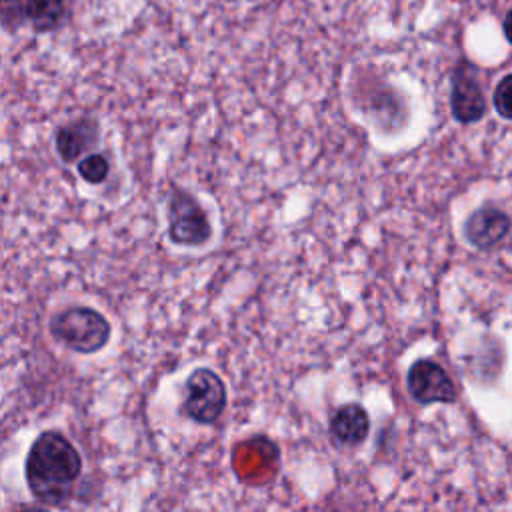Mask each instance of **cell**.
Masks as SVG:
<instances>
[{
    "instance_id": "cell-1",
    "label": "cell",
    "mask_w": 512,
    "mask_h": 512,
    "mask_svg": "<svg viewBox=\"0 0 512 512\" xmlns=\"http://www.w3.org/2000/svg\"><path fill=\"white\" fill-rule=\"evenodd\" d=\"M82 472V458L60 432L46 430L30 446L24 474L30 492L44 504L64 506Z\"/></svg>"
},
{
    "instance_id": "cell-2",
    "label": "cell",
    "mask_w": 512,
    "mask_h": 512,
    "mask_svg": "<svg viewBox=\"0 0 512 512\" xmlns=\"http://www.w3.org/2000/svg\"><path fill=\"white\" fill-rule=\"evenodd\" d=\"M50 334L80 354L102 350L110 340V322L94 308L70 306L56 312L48 322Z\"/></svg>"
},
{
    "instance_id": "cell-3",
    "label": "cell",
    "mask_w": 512,
    "mask_h": 512,
    "mask_svg": "<svg viewBox=\"0 0 512 512\" xmlns=\"http://www.w3.org/2000/svg\"><path fill=\"white\" fill-rule=\"evenodd\" d=\"M72 14V0H0L2 28L14 32L28 24L34 32L60 30Z\"/></svg>"
},
{
    "instance_id": "cell-4",
    "label": "cell",
    "mask_w": 512,
    "mask_h": 512,
    "mask_svg": "<svg viewBox=\"0 0 512 512\" xmlns=\"http://www.w3.org/2000/svg\"><path fill=\"white\" fill-rule=\"evenodd\" d=\"M212 226L202 204L186 190L174 188L168 198V236L178 246H202Z\"/></svg>"
},
{
    "instance_id": "cell-5",
    "label": "cell",
    "mask_w": 512,
    "mask_h": 512,
    "mask_svg": "<svg viewBox=\"0 0 512 512\" xmlns=\"http://www.w3.org/2000/svg\"><path fill=\"white\" fill-rule=\"evenodd\" d=\"M182 408L198 424L216 422L226 408V386L222 378L208 368H196L184 384Z\"/></svg>"
},
{
    "instance_id": "cell-6",
    "label": "cell",
    "mask_w": 512,
    "mask_h": 512,
    "mask_svg": "<svg viewBox=\"0 0 512 512\" xmlns=\"http://www.w3.org/2000/svg\"><path fill=\"white\" fill-rule=\"evenodd\" d=\"M408 392L418 404H452L456 388L448 372L434 360L422 358L408 368Z\"/></svg>"
},
{
    "instance_id": "cell-7",
    "label": "cell",
    "mask_w": 512,
    "mask_h": 512,
    "mask_svg": "<svg viewBox=\"0 0 512 512\" xmlns=\"http://www.w3.org/2000/svg\"><path fill=\"white\" fill-rule=\"evenodd\" d=\"M450 110L460 124L478 122L486 114L482 84L468 62H460L450 80Z\"/></svg>"
},
{
    "instance_id": "cell-8",
    "label": "cell",
    "mask_w": 512,
    "mask_h": 512,
    "mask_svg": "<svg viewBox=\"0 0 512 512\" xmlns=\"http://www.w3.org/2000/svg\"><path fill=\"white\" fill-rule=\"evenodd\" d=\"M100 140V124L92 116H78L60 124L54 132V148L62 162L74 164Z\"/></svg>"
},
{
    "instance_id": "cell-9",
    "label": "cell",
    "mask_w": 512,
    "mask_h": 512,
    "mask_svg": "<svg viewBox=\"0 0 512 512\" xmlns=\"http://www.w3.org/2000/svg\"><path fill=\"white\" fill-rule=\"evenodd\" d=\"M508 230L510 216L496 206H482L474 210L464 224V234L468 242L482 250L496 246L508 234Z\"/></svg>"
},
{
    "instance_id": "cell-10",
    "label": "cell",
    "mask_w": 512,
    "mask_h": 512,
    "mask_svg": "<svg viewBox=\"0 0 512 512\" xmlns=\"http://www.w3.org/2000/svg\"><path fill=\"white\" fill-rule=\"evenodd\" d=\"M370 420L360 404H342L330 418V434L346 446H356L366 440Z\"/></svg>"
},
{
    "instance_id": "cell-11",
    "label": "cell",
    "mask_w": 512,
    "mask_h": 512,
    "mask_svg": "<svg viewBox=\"0 0 512 512\" xmlns=\"http://www.w3.org/2000/svg\"><path fill=\"white\" fill-rule=\"evenodd\" d=\"M76 170H78V176L84 182H88V184H102L108 178V174H110V162H108L106 154L90 152V154L80 158Z\"/></svg>"
},
{
    "instance_id": "cell-12",
    "label": "cell",
    "mask_w": 512,
    "mask_h": 512,
    "mask_svg": "<svg viewBox=\"0 0 512 512\" xmlns=\"http://www.w3.org/2000/svg\"><path fill=\"white\" fill-rule=\"evenodd\" d=\"M492 100H494L496 112H498L502 118L512 120V74L504 76V78L498 82Z\"/></svg>"
},
{
    "instance_id": "cell-13",
    "label": "cell",
    "mask_w": 512,
    "mask_h": 512,
    "mask_svg": "<svg viewBox=\"0 0 512 512\" xmlns=\"http://www.w3.org/2000/svg\"><path fill=\"white\" fill-rule=\"evenodd\" d=\"M502 30H504V36L506 40L512 44V8L506 12L504 16V22H502Z\"/></svg>"
},
{
    "instance_id": "cell-14",
    "label": "cell",
    "mask_w": 512,
    "mask_h": 512,
    "mask_svg": "<svg viewBox=\"0 0 512 512\" xmlns=\"http://www.w3.org/2000/svg\"><path fill=\"white\" fill-rule=\"evenodd\" d=\"M22 512H48L46 508H40V506H32V508H24Z\"/></svg>"
}]
</instances>
